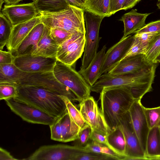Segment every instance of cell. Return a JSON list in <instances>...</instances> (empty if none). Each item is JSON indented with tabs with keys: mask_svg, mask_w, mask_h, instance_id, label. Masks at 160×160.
<instances>
[{
	"mask_svg": "<svg viewBox=\"0 0 160 160\" xmlns=\"http://www.w3.org/2000/svg\"><path fill=\"white\" fill-rule=\"evenodd\" d=\"M87 0H77L79 3L81 5L82 8Z\"/></svg>",
	"mask_w": 160,
	"mask_h": 160,
	"instance_id": "49",
	"label": "cell"
},
{
	"mask_svg": "<svg viewBox=\"0 0 160 160\" xmlns=\"http://www.w3.org/2000/svg\"><path fill=\"white\" fill-rule=\"evenodd\" d=\"M17 94V87L14 85L6 83H0V100L16 97Z\"/></svg>",
	"mask_w": 160,
	"mask_h": 160,
	"instance_id": "35",
	"label": "cell"
},
{
	"mask_svg": "<svg viewBox=\"0 0 160 160\" xmlns=\"http://www.w3.org/2000/svg\"><path fill=\"white\" fill-rule=\"evenodd\" d=\"M53 72L59 82L68 87L74 94L79 102L90 96V86L71 66L57 60Z\"/></svg>",
	"mask_w": 160,
	"mask_h": 160,
	"instance_id": "6",
	"label": "cell"
},
{
	"mask_svg": "<svg viewBox=\"0 0 160 160\" xmlns=\"http://www.w3.org/2000/svg\"><path fill=\"white\" fill-rule=\"evenodd\" d=\"M124 134L126 142L125 160H148L134 129L128 111L122 117L119 125Z\"/></svg>",
	"mask_w": 160,
	"mask_h": 160,
	"instance_id": "11",
	"label": "cell"
},
{
	"mask_svg": "<svg viewBox=\"0 0 160 160\" xmlns=\"http://www.w3.org/2000/svg\"><path fill=\"white\" fill-rule=\"evenodd\" d=\"M44 24L41 22L36 25L22 42L11 52L14 57L33 54L44 31Z\"/></svg>",
	"mask_w": 160,
	"mask_h": 160,
	"instance_id": "18",
	"label": "cell"
},
{
	"mask_svg": "<svg viewBox=\"0 0 160 160\" xmlns=\"http://www.w3.org/2000/svg\"><path fill=\"white\" fill-rule=\"evenodd\" d=\"M154 63L148 61L145 55L139 54L126 58L120 61L107 73L118 75L135 73L149 67Z\"/></svg>",
	"mask_w": 160,
	"mask_h": 160,
	"instance_id": "17",
	"label": "cell"
},
{
	"mask_svg": "<svg viewBox=\"0 0 160 160\" xmlns=\"http://www.w3.org/2000/svg\"><path fill=\"white\" fill-rule=\"evenodd\" d=\"M0 160H17L10 153L3 148H0Z\"/></svg>",
	"mask_w": 160,
	"mask_h": 160,
	"instance_id": "45",
	"label": "cell"
},
{
	"mask_svg": "<svg viewBox=\"0 0 160 160\" xmlns=\"http://www.w3.org/2000/svg\"><path fill=\"white\" fill-rule=\"evenodd\" d=\"M79 111L85 122L92 129L108 135L109 130L100 108L93 97L90 96L80 102Z\"/></svg>",
	"mask_w": 160,
	"mask_h": 160,
	"instance_id": "12",
	"label": "cell"
},
{
	"mask_svg": "<svg viewBox=\"0 0 160 160\" xmlns=\"http://www.w3.org/2000/svg\"><path fill=\"white\" fill-rule=\"evenodd\" d=\"M66 106L67 111L75 123L81 128L86 124L79 111L67 97L61 95Z\"/></svg>",
	"mask_w": 160,
	"mask_h": 160,
	"instance_id": "31",
	"label": "cell"
},
{
	"mask_svg": "<svg viewBox=\"0 0 160 160\" xmlns=\"http://www.w3.org/2000/svg\"><path fill=\"white\" fill-rule=\"evenodd\" d=\"M88 152H93L109 156L115 160H124L125 157L118 154L107 146L95 141L91 140L84 147Z\"/></svg>",
	"mask_w": 160,
	"mask_h": 160,
	"instance_id": "29",
	"label": "cell"
},
{
	"mask_svg": "<svg viewBox=\"0 0 160 160\" xmlns=\"http://www.w3.org/2000/svg\"><path fill=\"white\" fill-rule=\"evenodd\" d=\"M156 63H160V54L156 58Z\"/></svg>",
	"mask_w": 160,
	"mask_h": 160,
	"instance_id": "50",
	"label": "cell"
},
{
	"mask_svg": "<svg viewBox=\"0 0 160 160\" xmlns=\"http://www.w3.org/2000/svg\"><path fill=\"white\" fill-rule=\"evenodd\" d=\"M160 54V33H158L150 44L145 54L146 58L149 62L156 63V59Z\"/></svg>",
	"mask_w": 160,
	"mask_h": 160,
	"instance_id": "33",
	"label": "cell"
},
{
	"mask_svg": "<svg viewBox=\"0 0 160 160\" xmlns=\"http://www.w3.org/2000/svg\"><path fill=\"white\" fill-rule=\"evenodd\" d=\"M57 59L56 58L28 54L14 57L13 63L26 72L53 71Z\"/></svg>",
	"mask_w": 160,
	"mask_h": 160,
	"instance_id": "13",
	"label": "cell"
},
{
	"mask_svg": "<svg viewBox=\"0 0 160 160\" xmlns=\"http://www.w3.org/2000/svg\"><path fill=\"white\" fill-rule=\"evenodd\" d=\"M41 22L40 15L28 21L13 25L9 39L6 46L11 52L22 42L32 29Z\"/></svg>",
	"mask_w": 160,
	"mask_h": 160,
	"instance_id": "19",
	"label": "cell"
},
{
	"mask_svg": "<svg viewBox=\"0 0 160 160\" xmlns=\"http://www.w3.org/2000/svg\"><path fill=\"white\" fill-rule=\"evenodd\" d=\"M115 160L107 155L91 152H85L78 155L75 160Z\"/></svg>",
	"mask_w": 160,
	"mask_h": 160,
	"instance_id": "38",
	"label": "cell"
},
{
	"mask_svg": "<svg viewBox=\"0 0 160 160\" xmlns=\"http://www.w3.org/2000/svg\"><path fill=\"white\" fill-rule=\"evenodd\" d=\"M90 139L104 144L111 149L108 141L107 135L92 129Z\"/></svg>",
	"mask_w": 160,
	"mask_h": 160,
	"instance_id": "41",
	"label": "cell"
},
{
	"mask_svg": "<svg viewBox=\"0 0 160 160\" xmlns=\"http://www.w3.org/2000/svg\"><path fill=\"white\" fill-rule=\"evenodd\" d=\"M62 142L74 141L78 138L81 128L70 117L67 110L60 117Z\"/></svg>",
	"mask_w": 160,
	"mask_h": 160,
	"instance_id": "23",
	"label": "cell"
},
{
	"mask_svg": "<svg viewBox=\"0 0 160 160\" xmlns=\"http://www.w3.org/2000/svg\"><path fill=\"white\" fill-rule=\"evenodd\" d=\"M50 31L51 37L59 46L68 39L74 33L58 28H50Z\"/></svg>",
	"mask_w": 160,
	"mask_h": 160,
	"instance_id": "34",
	"label": "cell"
},
{
	"mask_svg": "<svg viewBox=\"0 0 160 160\" xmlns=\"http://www.w3.org/2000/svg\"><path fill=\"white\" fill-rule=\"evenodd\" d=\"M107 139L113 150L125 158L126 157V141L123 132L119 126L114 130L109 132Z\"/></svg>",
	"mask_w": 160,
	"mask_h": 160,
	"instance_id": "25",
	"label": "cell"
},
{
	"mask_svg": "<svg viewBox=\"0 0 160 160\" xmlns=\"http://www.w3.org/2000/svg\"><path fill=\"white\" fill-rule=\"evenodd\" d=\"M5 101L13 112L29 123L49 126L58 118L16 97Z\"/></svg>",
	"mask_w": 160,
	"mask_h": 160,
	"instance_id": "9",
	"label": "cell"
},
{
	"mask_svg": "<svg viewBox=\"0 0 160 160\" xmlns=\"http://www.w3.org/2000/svg\"><path fill=\"white\" fill-rule=\"evenodd\" d=\"M84 148L62 144L41 146L25 160H75L78 155L87 152Z\"/></svg>",
	"mask_w": 160,
	"mask_h": 160,
	"instance_id": "8",
	"label": "cell"
},
{
	"mask_svg": "<svg viewBox=\"0 0 160 160\" xmlns=\"http://www.w3.org/2000/svg\"><path fill=\"white\" fill-rule=\"evenodd\" d=\"M58 47L50 36V28L45 25L44 31L38 44L37 49L32 55L56 58Z\"/></svg>",
	"mask_w": 160,
	"mask_h": 160,
	"instance_id": "22",
	"label": "cell"
},
{
	"mask_svg": "<svg viewBox=\"0 0 160 160\" xmlns=\"http://www.w3.org/2000/svg\"><path fill=\"white\" fill-rule=\"evenodd\" d=\"M150 160H160V133L159 127L150 129L148 135L145 152Z\"/></svg>",
	"mask_w": 160,
	"mask_h": 160,
	"instance_id": "24",
	"label": "cell"
},
{
	"mask_svg": "<svg viewBox=\"0 0 160 160\" xmlns=\"http://www.w3.org/2000/svg\"><path fill=\"white\" fill-rule=\"evenodd\" d=\"M159 128L160 133V127Z\"/></svg>",
	"mask_w": 160,
	"mask_h": 160,
	"instance_id": "54",
	"label": "cell"
},
{
	"mask_svg": "<svg viewBox=\"0 0 160 160\" xmlns=\"http://www.w3.org/2000/svg\"><path fill=\"white\" fill-rule=\"evenodd\" d=\"M141 100H135L129 111L132 124L145 154L150 130L145 118Z\"/></svg>",
	"mask_w": 160,
	"mask_h": 160,
	"instance_id": "16",
	"label": "cell"
},
{
	"mask_svg": "<svg viewBox=\"0 0 160 160\" xmlns=\"http://www.w3.org/2000/svg\"><path fill=\"white\" fill-rule=\"evenodd\" d=\"M141 0H125L122 10H126L134 7Z\"/></svg>",
	"mask_w": 160,
	"mask_h": 160,
	"instance_id": "46",
	"label": "cell"
},
{
	"mask_svg": "<svg viewBox=\"0 0 160 160\" xmlns=\"http://www.w3.org/2000/svg\"><path fill=\"white\" fill-rule=\"evenodd\" d=\"M145 118L149 129L160 127V106L152 108L142 106Z\"/></svg>",
	"mask_w": 160,
	"mask_h": 160,
	"instance_id": "32",
	"label": "cell"
},
{
	"mask_svg": "<svg viewBox=\"0 0 160 160\" xmlns=\"http://www.w3.org/2000/svg\"><path fill=\"white\" fill-rule=\"evenodd\" d=\"M17 98L56 118L67 111L66 104L61 95L38 87L17 86Z\"/></svg>",
	"mask_w": 160,
	"mask_h": 160,
	"instance_id": "3",
	"label": "cell"
},
{
	"mask_svg": "<svg viewBox=\"0 0 160 160\" xmlns=\"http://www.w3.org/2000/svg\"><path fill=\"white\" fill-rule=\"evenodd\" d=\"M85 34L77 32L58 47L56 58L62 62L72 66L81 57L84 52Z\"/></svg>",
	"mask_w": 160,
	"mask_h": 160,
	"instance_id": "10",
	"label": "cell"
},
{
	"mask_svg": "<svg viewBox=\"0 0 160 160\" xmlns=\"http://www.w3.org/2000/svg\"><path fill=\"white\" fill-rule=\"evenodd\" d=\"M100 93V109L109 132L118 126L135 100L130 89L125 86L105 88Z\"/></svg>",
	"mask_w": 160,
	"mask_h": 160,
	"instance_id": "2",
	"label": "cell"
},
{
	"mask_svg": "<svg viewBox=\"0 0 160 160\" xmlns=\"http://www.w3.org/2000/svg\"><path fill=\"white\" fill-rule=\"evenodd\" d=\"M22 0H4L7 5H12L17 4Z\"/></svg>",
	"mask_w": 160,
	"mask_h": 160,
	"instance_id": "48",
	"label": "cell"
},
{
	"mask_svg": "<svg viewBox=\"0 0 160 160\" xmlns=\"http://www.w3.org/2000/svg\"><path fill=\"white\" fill-rule=\"evenodd\" d=\"M69 4L72 5L76 6L82 8L81 5L79 3L77 0H66Z\"/></svg>",
	"mask_w": 160,
	"mask_h": 160,
	"instance_id": "47",
	"label": "cell"
},
{
	"mask_svg": "<svg viewBox=\"0 0 160 160\" xmlns=\"http://www.w3.org/2000/svg\"><path fill=\"white\" fill-rule=\"evenodd\" d=\"M1 10L13 25L28 21L40 15L34 2L21 4H5Z\"/></svg>",
	"mask_w": 160,
	"mask_h": 160,
	"instance_id": "14",
	"label": "cell"
},
{
	"mask_svg": "<svg viewBox=\"0 0 160 160\" xmlns=\"http://www.w3.org/2000/svg\"><path fill=\"white\" fill-rule=\"evenodd\" d=\"M13 25L1 12L0 14V50H2L8 42Z\"/></svg>",
	"mask_w": 160,
	"mask_h": 160,
	"instance_id": "30",
	"label": "cell"
},
{
	"mask_svg": "<svg viewBox=\"0 0 160 160\" xmlns=\"http://www.w3.org/2000/svg\"><path fill=\"white\" fill-rule=\"evenodd\" d=\"M153 32L160 33V20L151 22L136 32Z\"/></svg>",
	"mask_w": 160,
	"mask_h": 160,
	"instance_id": "42",
	"label": "cell"
},
{
	"mask_svg": "<svg viewBox=\"0 0 160 160\" xmlns=\"http://www.w3.org/2000/svg\"><path fill=\"white\" fill-rule=\"evenodd\" d=\"M84 11L82 8L70 5L67 9L40 13L41 22L50 28H58L72 33H86Z\"/></svg>",
	"mask_w": 160,
	"mask_h": 160,
	"instance_id": "4",
	"label": "cell"
},
{
	"mask_svg": "<svg viewBox=\"0 0 160 160\" xmlns=\"http://www.w3.org/2000/svg\"><path fill=\"white\" fill-rule=\"evenodd\" d=\"M146 52L138 40L134 36V39L130 47L120 61L132 56L139 54L145 55Z\"/></svg>",
	"mask_w": 160,
	"mask_h": 160,
	"instance_id": "39",
	"label": "cell"
},
{
	"mask_svg": "<svg viewBox=\"0 0 160 160\" xmlns=\"http://www.w3.org/2000/svg\"><path fill=\"white\" fill-rule=\"evenodd\" d=\"M158 34L153 32H136L134 36L138 40L147 52L150 44Z\"/></svg>",
	"mask_w": 160,
	"mask_h": 160,
	"instance_id": "37",
	"label": "cell"
},
{
	"mask_svg": "<svg viewBox=\"0 0 160 160\" xmlns=\"http://www.w3.org/2000/svg\"><path fill=\"white\" fill-rule=\"evenodd\" d=\"M14 58L10 52L0 50V64L13 63Z\"/></svg>",
	"mask_w": 160,
	"mask_h": 160,
	"instance_id": "44",
	"label": "cell"
},
{
	"mask_svg": "<svg viewBox=\"0 0 160 160\" xmlns=\"http://www.w3.org/2000/svg\"><path fill=\"white\" fill-rule=\"evenodd\" d=\"M35 4L40 13L59 11L70 6L66 0H37Z\"/></svg>",
	"mask_w": 160,
	"mask_h": 160,
	"instance_id": "27",
	"label": "cell"
},
{
	"mask_svg": "<svg viewBox=\"0 0 160 160\" xmlns=\"http://www.w3.org/2000/svg\"><path fill=\"white\" fill-rule=\"evenodd\" d=\"M106 48V45H104L97 53L88 66L84 70L78 72L90 86H92L101 76L100 72Z\"/></svg>",
	"mask_w": 160,
	"mask_h": 160,
	"instance_id": "21",
	"label": "cell"
},
{
	"mask_svg": "<svg viewBox=\"0 0 160 160\" xmlns=\"http://www.w3.org/2000/svg\"><path fill=\"white\" fill-rule=\"evenodd\" d=\"M109 7L110 0H87L82 8L105 18L111 16Z\"/></svg>",
	"mask_w": 160,
	"mask_h": 160,
	"instance_id": "28",
	"label": "cell"
},
{
	"mask_svg": "<svg viewBox=\"0 0 160 160\" xmlns=\"http://www.w3.org/2000/svg\"><path fill=\"white\" fill-rule=\"evenodd\" d=\"M34 2H35L37 0H32Z\"/></svg>",
	"mask_w": 160,
	"mask_h": 160,
	"instance_id": "53",
	"label": "cell"
},
{
	"mask_svg": "<svg viewBox=\"0 0 160 160\" xmlns=\"http://www.w3.org/2000/svg\"><path fill=\"white\" fill-rule=\"evenodd\" d=\"M10 84L16 87L26 85L38 87L59 95L67 97L72 102L78 101L72 91L57 79L53 71L25 72L18 80Z\"/></svg>",
	"mask_w": 160,
	"mask_h": 160,
	"instance_id": "5",
	"label": "cell"
},
{
	"mask_svg": "<svg viewBox=\"0 0 160 160\" xmlns=\"http://www.w3.org/2000/svg\"><path fill=\"white\" fill-rule=\"evenodd\" d=\"M125 0H110L109 13L110 16L122 10Z\"/></svg>",
	"mask_w": 160,
	"mask_h": 160,
	"instance_id": "43",
	"label": "cell"
},
{
	"mask_svg": "<svg viewBox=\"0 0 160 160\" xmlns=\"http://www.w3.org/2000/svg\"><path fill=\"white\" fill-rule=\"evenodd\" d=\"M151 13H141L137 9H132L124 14L119 19L124 24V30L122 38H125L136 32L146 25V18Z\"/></svg>",
	"mask_w": 160,
	"mask_h": 160,
	"instance_id": "20",
	"label": "cell"
},
{
	"mask_svg": "<svg viewBox=\"0 0 160 160\" xmlns=\"http://www.w3.org/2000/svg\"><path fill=\"white\" fill-rule=\"evenodd\" d=\"M157 64L135 73L111 75L102 74L97 82L90 86L91 91L100 93L105 88L125 86L130 90L135 100H141L147 93L151 91Z\"/></svg>",
	"mask_w": 160,
	"mask_h": 160,
	"instance_id": "1",
	"label": "cell"
},
{
	"mask_svg": "<svg viewBox=\"0 0 160 160\" xmlns=\"http://www.w3.org/2000/svg\"><path fill=\"white\" fill-rule=\"evenodd\" d=\"M134 39V35L122 38L106 52L100 74L107 73L119 62L127 52Z\"/></svg>",
	"mask_w": 160,
	"mask_h": 160,
	"instance_id": "15",
	"label": "cell"
},
{
	"mask_svg": "<svg viewBox=\"0 0 160 160\" xmlns=\"http://www.w3.org/2000/svg\"><path fill=\"white\" fill-rule=\"evenodd\" d=\"M24 72L13 63L0 64V83H12L20 79Z\"/></svg>",
	"mask_w": 160,
	"mask_h": 160,
	"instance_id": "26",
	"label": "cell"
},
{
	"mask_svg": "<svg viewBox=\"0 0 160 160\" xmlns=\"http://www.w3.org/2000/svg\"><path fill=\"white\" fill-rule=\"evenodd\" d=\"M157 5L159 9L160 10V0H158Z\"/></svg>",
	"mask_w": 160,
	"mask_h": 160,
	"instance_id": "52",
	"label": "cell"
},
{
	"mask_svg": "<svg viewBox=\"0 0 160 160\" xmlns=\"http://www.w3.org/2000/svg\"><path fill=\"white\" fill-rule=\"evenodd\" d=\"M51 139L62 142L61 130L60 117L52 124L49 125Z\"/></svg>",
	"mask_w": 160,
	"mask_h": 160,
	"instance_id": "40",
	"label": "cell"
},
{
	"mask_svg": "<svg viewBox=\"0 0 160 160\" xmlns=\"http://www.w3.org/2000/svg\"><path fill=\"white\" fill-rule=\"evenodd\" d=\"M4 2H5L4 0H0V10L1 11L2 5Z\"/></svg>",
	"mask_w": 160,
	"mask_h": 160,
	"instance_id": "51",
	"label": "cell"
},
{
	"mask_svg": "<svg viewBox=\"0 0 160 160\" xmlns=\"http://www.w3.org/2000/svg\"><path fill=\"white\" fill-rule=\"evenodd\" d=\"M84 10V17L86 28L85 44L82 64L79 71L86 69L97 53L101 38L99 37L100 27L102 20L104 18L103 16Z\"/></svg>",
	"mask_w": 160,
	"mask_h": 160,
	"instance_id": "7",
	"label": "cell"
},
{
	"mask_svg": "<svg viewBox=\"0 0 160 160\" xmlns=\"http://www.w3.org/2000/svg\"><path fill=\"white\" fill-rule=\"evenodd\" d=\"M92 129L90 127L86 124L81 128L78 134V138L75 141V145L84 148L90 140V138Z\"/></svg>",
	"mask_w": 160,
	"mask_h": 160,
	"instance_id": "36",
	"label": "cell"
}]
</instances>
